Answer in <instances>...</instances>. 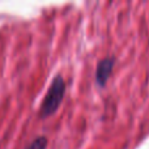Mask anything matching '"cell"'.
Segmentation results:
<instances>
[{"label": "cell", "instance_id": "3957f363", "mask_svg": "<svg viewBox=\"0 0 149 149\" xmlns=\"http://www.w3.org/2000/svg\"><path fill=\"white\" fill-rule=\"evenodd\" d=\"M46 147H47V139L45 136H39L26 149H46Z\"/></svg>", "mask_w": 149, "mask_h": 149}, {"label": "cell", "instance_id": "7a4b0ae2", "mask_svg": "<svg viewBox=\"0 0 149 149\" xmlns=\"http://www.w3.org/2000/svg\"><path fill=\"white\" fill-rule=\"evenodd\" d=\"M114 68V59L113 58H106V59L101 60L97 65V72H95V79L97 82L103 86L107 81V79L110 77V73Z\"/></svg>", "mask_w": 149, "mask_h": 149}, {"label": "cell", "instance_id": "6da1fadb", "mask_svg": "<svg viewBox=\"0 0 149 149\" xmlns=\"http://www.w3.org/2000/svg\"><path fill=\"white\" fill-rule=\"evenodd\" d=\"M65 93V84L64 80L62 76H56L52 80V84L50 86L49 92H47L46 97H45L43 102H42V107H41V116H49L52 115L55 111L58 110L60 102H62L63 97Z\"/></svg>", "mask_w": 149, "mask_h": 149}]
</instances>
